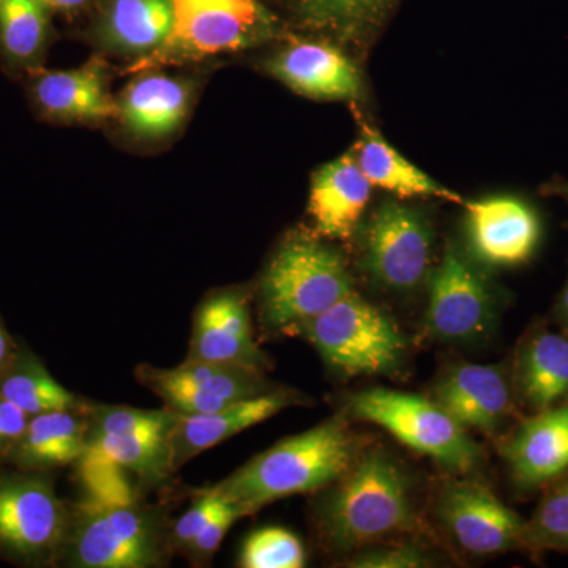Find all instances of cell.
<instances>
[{
    "mask_svg": "<svg viewBox=\"0 0 568 568\" xmlns=\"http://www.w3.org/2000/svg\"><path fill=\"white\" fill-rule=\"evenodd\" d=\"M315 507L321 540L336 552H353L422 528L413 485L398 462L383 450L355 458L324 488Z\"/></svg>",
    "mask_w": 568,
    "mask_h": 568,
    "instance_id": "6da1fadb",
    "label": "cell"
},
{
    "mask_svg": "<svg viewBox=\"0 0 568 568\" xmlns=\"http://www.w3.org/2000/svg\"><path fill=\"white\" fill-rule=\"evenodd\" d=\"M355 458V437L339 414L308 432L286 437L209 488L246 517L284 497L327 488Z\"/></svg>",
    "mask_w": 568,
    "mask_h": 568,
    "instance_id": "7a4b0ae2",
    "label": "cell"
},
{
    "mask_svg": "<svg viewBox=\"0 0 568 568\" xmlns=\"http://www.w3.org/2000/svg\"><path fill=\"white\" fill-rule=\"evenodd\" d=\"M171 526L159 508L140 499L70 504V523L58 566L71 568H155L166 566Z\"/></svg>",
    "mask_w": 568,
    "mask_h": 568,
    "instance_id": "3957f363",
    "label": "cell"
},
{
    "mask_svg": "<svg viewBox=\"0 0 568 568\" xmlns=\"http://www.w3.org/2000/svg\"><path fill=\"white\" fill-rule=\"evenodd\" d=\"M354 293L345 260L312 235H293L276 250L260 286L263 323L290 331Z\"/></svg>",
    "mask_w": 568,
    "mask_h": 568,
    "instance_id": "277c9868",
    "label": "cell"
},
{
    "mask_svg": "<svg viewBox=\"0 0 568 568\" xmlns=\"http://www.w3.org/2000/svg\"><path fill=\"white\" fill-rule=\"evenodd\" d=\"M173 31L159 51L138 59L148 71L254 47L272 36L274 20L260 0H170Z\"/></svg>",
    "mask_w": 568,
    "mask_h": 568,
    "instance_id": "5b68a950",
    "label": "cell"
},
{
    "mask_svg": "<svg viewBox=\"0 0 568 568\" xmlns=\"http://www.w3.org/2000/svg\"><path fill=\"white\" fill-rule=\"evenodd\" d=\"M70 523L50 473H0V559L20 567L58 566Z\"/></svg>",
    "mask_w": 568,
    "mask_h": 568,
    "instance_id": "8992f818",
    "label": "cell"
},
{
    "mask_svg": "<svg viewBox=\"0 0 568 568\" xmlns=\"http://www.w3.org/2000/svg\"><path fill=\"white\" fill-rule=\"evenodd\" d=\"M347 410L383 426L399 443L455 473H469L480 463V448L466 435V428L424 396L372 388L351 396Z\"/></svg>",
    "mask_w": 568,
    "mask_h": 568,
    "instance_id": "52a82bcc",
    "label": "cell"
},
{
    "mask_svg": "<svg viewBox=\"0 0 568 568\" xmlns=\"http://www.w3.org/2000/svg\"><path fill=\"white\" fill-rule=\"evenodd\" d=\"M295 331L346 376L390 372L403 361L407 347L394 321L354 293Z\"/></svg>",
    "mask_w": 568,
    "mask_h": 568,
    "instance_id": "ba28073f",
    "label": "cell"
},
{
    "mask_svg": "<svg viewBox=\"0 0 568 568\" xmlns=\"http://www.w3.org/2000/svg\"><path fill=\"white\" fill-rule=\"evenodd\" d=\"M136 377L179 416L215 413L275 390L261 369L220 362L185 361L175 368L141 365Z\"/></svg>",
    "mask_w": 568,
    "mask_h": 568,
    "instance_id": "9c48e42d",
    "label": "cell"
},
{
    "mask_svg": "<svg viewBox=\"0 0 568 568\" xmlns=\"http://www.w3.org/2000/svg\"><path fill=\"white\" fill-rule=\"evenodd\" d=\"M364 265L388 290L418 286L432 263L433 237L420 213L387 203L373 213L362 233Z\"/></svg>",
    "mask_w": 568,
    "mask_h": 568,
    "instance_id": "30bf717a",
    "label": "cell"
},
{
    "mask_svg": "<svg viewBox=\"0 0 568 568\" xmlns=\"http://www.w3.org/2000/svg\"><path fill=\"white\" fill-rule=\"evenodd\" d=\"M436 510L450 536L470 555L523 549L526 519L478 481H447L437 496Z\"/></svg>",
    "mask_w": 568,
    "mask_h": 568,
    "instance_id": "8fae6325",
    "label": "cell"
},
{
    "mask_svg": "<svg viewBox=\"0 0 568 568\" xmlns=\"http://www.w3.org/2000/svg\"><path fill=\"white\" fill-rule=\"evenodd\" d=\"M493 317L487 284L455 246L429 278L426 327L444 342H470L487 332Z\"/></svg>",
    "mask_w": 568,
    "mask_h": 568,
    "instance_id": "7c38bea8",
    "label": "cell"
},
{
    "mask_svg": "<svg viewBox=\"0 0 568 568\" xmlns=\"http://www.w3.org/2000/svg\"><path fill=\"white\" fill-rule=\"evenodd\" d=\"M511 484L536 493L568 473V403L521 418L500 446Z\"/></svg>",
    "mask_w": 568,
    "mask_h": 568,
    "instance_id": "4fadbf2b",
    "label": "cell"
},
{
    "mask_svg": "<svg viewBox=\"0 0 568 568\" xmlns=\"http://www.w3.org/2000/svg\"><path fill=\"white\" fill-rule=\"evenodd\" d=\"M28 95L39 118L50 122H103L118 119V102L108 91L106 65L91 59L70 70L32 71Z\"/></svg>",
    "mask_w": 568,
    "mask_h": 568,
    "instance_id": "5bb4252c",
    "label": "cell"
},
{
    "mask_svg": "<svg viewBox=\"0 0 568 568\" xmlns=\"http://www.w3.org/2000/svg\"><path fill=\"white\" fill-rule=\"evenodd\" d=\"M186 361L220 362L265 372L268 361L254 342L248 298L242 291H215L197 306Z\"/></svg>",
    "mask_w": 568,
    "mask_h": 568,
    "instance_id": "9a60e30c",
    "label": "cell"
},
{
    "mask_svg": "<svg viewBox=\"0 0 568 568\" xmlns=\"http://www.w3.org/2000/svg\"><path fill=\"white\" fill-rule=\"evenodd\" d=\"M470 246L478 260L495 267L525 264L541 237L537 212L514 196H493L466 205Z\"/></svg>",
    "mask_w": 568,
    "mask_h": 568,
    "instance_id": "2e32d148",
    "label": "cell"
},
{
    "mask_svg": "<svg viewBox=\"0 0 568 568\" xmlns=\"http://www.w3.org/2000/svg\"><path fill=\"white\" fill-rule=\"evenodd\" d=\"M435 402L463 428L495 435L515 414L511 372L495 365H458L435 388Z\"/></svg>",
    "mask_w": 568,
    "mask_h": 568,
    "instance_id": "e0dca14e",
    "label": "cell"
},
{
    "mask_svg": "<svg viewBox=\"0 0 568 568\" xmlns=\"http://www.w3.org/2000/svg\"><path fill=\"white\" fill-rule=\"evenodd\" d=\"M298 398L301 396L291 390L275 388L268 394L234 403L215 413L179 416L168 439L174 473L209 448L276 416L286 407L297 405L301 402Z\"/></svg>",
    "mask_w": 568,
    "mask_h": 568,
    "instance_id": "ac0fdd59",
    "label": "cell"
},
{
    "mask_svg": "<svg viewBox=\"0 0 568 568\" xmlns=\"http://www.w3.org/2000/svg\"><path fill=\"white\" fill-rule=\"evenodd\" d=\"M515 395L530 414L568 403V334L536 324L523 336L514 368Z\"/></svg>",
    "mask_w": 568,
    "mask_h": 568,
    "instance_id": "d6986e66",
    "label": "cell"
},
{
    "mask_svg": "<svg viewBox=\"0 0 568 568\" xmlns=\"http://www.w3.org/2000/svg\"><path fill=\"white\" fill-rule=\"evenodd\" d=\"M272 74L301 95L317 100H354L361 95L357 69L342 51L323 43H294L267 62Z\"/></svg>",
    "mask_w": 568,
    "mask_h": 568,
    "instance_id": "ffe728a7",
    "label": "cell"
},
{
    "mask_svg": "<svg viewBox=\"0 0 568 568\" xmlns=\"http://www.w3.org/2000/svg\"><path fill=\"white\" fill-rule=\"evenodd\" d=\"M189 82L148 71L134 78L118 100V119L141 140H163L181 129L192 106Z\"/></svg>",
    "mask_w": 568,
    "mask_h": 568,
    "instance_id": "44dd1931",
    "label": "cell"
},
{
    "mask_svg": "<svg viewBox=\"0 0 568 568\" xmlns=\"http://www.w3.org/2000/svg\"><path fill=\"white\" fill-rule=\"evenodd\" d=\"M373 185L353 153L325 164L313 178L308 211L316 233L327 239H346L354 233Z\"/></svg>",
    "mask_w": 568,
    "mask_h": 568,
    "instance_id": "7402d4cb",
    "label": "cell"
},
{
    "mask_svg": "<svg viewBox=\"0 0 568 568\" xmlns=\"http://www.w3.org/2000/svg\"><path fill=\"white\" fill-rule=\"evenodd\" d=\"M88 405L82 409L50 410L29 418L7 465L14 469L50 473L77 463L85 450Z\"/></svg>",
    "mask_w": 568,
    "mask_h": 568,
    "instance_id": "603a6c76",
    "label": "cell"
},
{
    "mask_svg": "<svg viewBox=\"0 0 568 568\" xmlns=\"http://www.w3.org/2000/svg\"><path fill=\"white\" fill-rule=\"evenodd\" d=\"M171 31L170 0H108L99 39L108 50L142 59L159 51Z\"/></svg>",
    "mask_w": 568,
    "mask_h": 568,
    "instance_id": "cb8c5ba5",
    "label": "cell"
},
{
    "mask_svg": "<svg viewBox=\"0 0 568 568\" xmlns=\"http://www.w3.org/2000/svg\"><path fill=\"white\" fill-rule=\"evenodd\" d=\"M52 10L44 0H0V62L28 78L43 67L52 41Z\"/></svg>",
    "mask_w": 568,
    "mask_h": 568,
    "instance_id": "d4e9b609",
    "label": "cell"
},
{
    "mask_svg": "<svg viewBox=\"0 0 568 568\" xmlns=\"http://www.w3.org/2000/svg\"><path fill=\"white\" fill-rule=\"evenodd\" d=\"M354 159L362 173L377 189L386 190L399 197H440L459 203V196L446 186L433 181L416 164L407 162L381 133L369 129L362 130L361 140L354 151Z\"/></svg>",
    "mask_w": 568,
    "mask_h": 568,
    "instance_id": "484cf974",
    "label": "cell"
},
{
    "mask_svg": "<svg viewBox=\"0 0 568 568\" xmlns=\"http://www.w3.org/2000/svg\"><path fill=\"white\" fill-rule=\"evenodd\" d=\"M0 395L28 416L50 410L82 409L88 403L54 379L31 347L20 345L13 362L0 376Z\"/></svg>",
    "mask_w": 568,
    "mask_h": 568,
    "instance_id": "4316f807",
    "label": "cell"
},
{
    "mask_svg": "<svg viewBox=\"0 0 568 568\" xmlns=\"http://www.w3.org/2000/svg\"><path fill=\"white\" fill-rule=\"evenodd\" d=\"M168 439L170 435L156 433H121L92 437L85 440V448L100 452L145 481H163L174 474Z\"/></svg>",
    "mask_w": 568,
    "mask_h": 568,
    "instance_id": "83f0119b",
    "label": "cell"
},
{
    "mask_svg": "<svg viewBox=\"0 0 568 568\" xmlns=\"http://www.w3.org/2000/svg\"><path fill=\"white\" fill-rule=\"evenodd\" d=\"M523 549L568 552V473L545 488L536 511L526 521Z\"/></svg>",
    "mask_w": 568,
    "mask_h": 568,
    "instance_id": "f1b7e54d",
    "label": "cell"
},
{
    "mask_svg": "<svg viewBox=\"0 0 568 568\" xmlns=\"http://www.w3.org/2000/svg\"><path fill=\"white\" fill-rule=\"evenodd\" d=\"M305 564L304 545L295 534L283 528L254 530L239 556V566L244 568H302Z\"/></svg>",
    "mask_w": 568,
    "mask_h": 568,
    "instance_id": "f546056e",
    "label": "cell"
},
{
    "mask_svg": "<svg viewBox=\"0 0 568 568\" xmlns=\"http://www.w3.org/2000/svg\"><path fill=\"white\" fill-rule=\"evenodd\" d=\"M74 465L78 466V477L85 491L82 499L99 504H123L138 499L126 478V470L100 452L85 448Z\"/></svg>",
    "mask_w": 568,
    "mask_h": 568,
    "instance_id": "4dcf8cb0",
    "label": "cell"
},
{
    "mask_svg": "<svg viewBox=\"0 0 568 568\" xmlns=\"http://www.w3.org/2000/svg\"><path fill=\"white\" fill-rule=\"evenodd\" d=\"M388 0H304L306 20L334 29H353L377 13Z\"/></svg>",
    "mask_w": 568,
    "mask_h": 568,
    "instance_id": "1f68e13d",
    "label": "cell"
},
{
    "mask_svg": "<svg viewBox=\"0 0 568 568\" xmlns=\"http://www.w3.org/2000/svg\"><path fill=\"white\" fill-rule=\"evenodd\" d=\"M354 568H422L432 566L424 548L410 541H383L364 549L347 560Z\"/></svg>",
    "mask_w": 568,
    "mask_h": 568,
    "instance_id": "d6a6232c",
    "label": "cell"
},
{
    "mask_svg": "<svg viewBox=\"0 0 568 568\" xmlns=\"http://www.w3.org/2000/svg\"><path fill=\"white\" fill-rule=\"evenodd\" d=\"M222 503V497L211 488L197 489L192 507L171 526V545L173 549H186L200 536L204 526L211 521L213 514Z\"/></svg>",
    "mask_w": 568,
    "mask_h": 568,
    "instance_id": "836d02e7",
    "label": "cell"
},
{
    "mask_svg": "<svg viewBox=\"0 0 568 568\" xmlns=\"http://www.w3.org/2000/svg\"><path fill=\"white\" fill-rule=\"evenodd\" d=\"M239 518H244L241 508L234 506L230 500L223 499L216 508L215 514L211 518V521L204 526L201 530L200 536L194 538L193 544L186 548L189 555L192 556L196 562L201 560L211 559L222 544L224 536L231 526L237 521Z\"/></svg>",
    "mask_w": 568,
    "mask_h": 568,
    "instance_id": "e575fe53",
    "label": "cell"
},
{
    "mask_svg": "<svg viewBox=\"0 0 568 568\" xmlns=\"http://www.w3.org/2000/svg\"><path fill=\"white\" fill-rule=\"evenodd\" d=\"M28 414L0 395V465L7 463L29 424Z\"/></svg>",
    "mask_w": 568,
    "mask_h": 568,
    "instance_id": "d590c367",
    "label": "cell"
},
{
    "mask_svg": "<svg viewBox=\"0 0 568 568\" xmlns=\"http://www.w3.org/2000/svg\"><path fill=\"white\" fill-rule=\"evenodd\" d=\"M21 343H18L17 339L11 336L9 328H7L6 323H3L2 317H0V376L7 372L11 362H13L14 355H17L18 349H20Z\"/></svg>",
    "mask_w": 568,
    "mask_h": 568,
    "instance_id": "8d00e7d4",
    "label": "cell"
},
{
    "mask_svg": "<svg viewBox=\"0 0 568 568\" xmlns=\"http://www.w3.org/2000/svg\"><path fill=\"white\" fill-rule=\"evenodd\" d=\"M552 316H555V323L560 331L568 334V278L566 284H564L562 291H560L558 301H556Z\"/></svg>",
    "mask_w": 568,
    "mask_h": 568,
    "instance_id": "74e56055",
    "label": "cell"
},
{
    "mask_svg": "<svg viewBox=\"0 0 568 568\" xmlns=\"http://www.w3.org/2000/svg\"><path fill=\"white\" fill-rule=\"evenodd\" d=\"M91 0H44L52 11H62V13H73L84 9Z\"/></svg>",
    "mask_w": 568,
    "mask_h": 568,
    "instance_id": "f35d334b",
    "label": "cell"
},
{
    "mask_svg": "<svg viewBox=\"0 0 568 568\" xmlns=\"http://www.w3.org/2000/svg\"><path fill=\"white\" fill-rule=\"evenodd\" d=\"M555 192L560 194V196L566 197L568 203V183H560V185L556 186Z\"/></svg>",
    "mask_w": 568,
    "mask_h": 568,
    "instance_id": "ab89813d",
    "label": "cell"
}]
</instances>
